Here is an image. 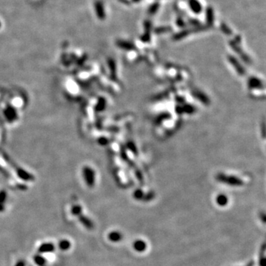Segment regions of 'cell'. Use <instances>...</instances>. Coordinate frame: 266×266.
<instances>
[{
  "mask_svg": "<svg viewBox=\"0 0 266 266\" xmlns=\"http://www.w3.org/2000/svg\"><path fill=\"white\" fill-rule=\"evenodd\" d=\"M266 260L265 257H261L259 259V265L260 266H265Z\"/></svg>",
  "mask_w": 266,
  "mask_h": 266,
  "instance_id": "15",
  "label": "cell"
},
{
  "mask_svg": "<svg viewBox=\"0 0 266 266\" xmlns=\"http://www.w3.org/2000/svg\"><path fill=\"white\" fill-rule=\"evenodd\" d=\"M4 210H5V206H4L3 203H0V212L3 211Z\"/></svg>",
  "mask_w": 266,
  "mask_h": 266,
  "instance_id": "17",
  "label": "cell"
},
{
  "mask_svg": "<svg viewBox=\"0 0 266 266\" xmlns=\"http://www.w3.org/2000/svg\"><path fill=\"white\" fill-rule=\"evenodd\" d=\"M252 265H253V263H252V262H251V263H250V264H249V265H248V266H252Z\"/></svg>",
  "mask_w": 266,
  "mask_h": 266,
  "instance_id": "18",
  "label": "cell"
},
{
  "mask_svg": "<svg viewBox=\"0 0 266 266\" xmlns=\"http://www.w3.org/2000/svg\"><path fill=\"white\" fill-rule=\"evenodd\" d=\"M82 212V208L79 205H74L71 209V213L74 216H80Z\"/></svg>",
  "mask_w": 266,
  "mask_h": 266,
  "instance_id": "10",
  "label": "cell"
},
{
  "mask_svg": "<svg viewBox=\"0 0 266 266\" xmlns=\"http://www.w3.org/2000/svg\"><path fill=\"white\" fill-rule=\"evenodd\" d=\"M6 198H7V192H5V191H0V203H4Z\"/></svg>",
  "mask_w": 266,
  "mask_h": 266,
  "instance_id": "14",
  "label": "cell"
},
{
  "mask_svg": "<svg viewBox=\"0 0 266 266\" xmlns=\"http://www.w3.org/2000/svg\"><path fill=\"white\" fill-rule=\"evenodd\" d=\"M7 112H8L6 113V117H7L8 119L10 120V121H13L14 119V118L16 117L15 111L13 109H10V110L7 111Z\"/></svg>",
  "mask_w": 266,
  "mask_h": 266,
  "instance_id": "12",
  "label": "cell"
},
{
  "mask_svg": "<svg viewBox=\"0 0 266 266\" xmlns=\"http://www.w3.org/2000/svg\"><path fill=\"white\" fill-rule=\"evenodd\" d=\"M133 248L137 252H144L146 249V244L144 240L137 239L133 243Z\"/></svg>",
  "mask_w": 266,
  "mask_h": 266,
  "instance_id": "5",
  "label": "cell"
},
{
  "mask_svg": "<svg viewBox=\"0 0 266 266\" xmlns=\"http://www.w3.org/2000/svg\"><path fill=\"white\" fill-rule=\"evenodd\" d=\"M144 197V193L141 190H136L134 192V198L137 200H141Z\"/></svg>",
  "mask_w": 266,
  "mask_h": 266,
  "instance_id": "13",
  "label": "cell"
},
{
  "mask_svg": "<svg viewBox=\"0 0 266 266\" xmlns=\"http://www.w3.org/2000/svg\"><path fill=\"white\" fill-rule=\"evenodd\" d=\"M34 263L39 266H44L46 264V259L42 255H35L34 257Z\"/></svg>",
  "mask_w": 266,
  "mask_h": 266,
  "instance_id": "9",
  "label": "cell"
},
{
  "mask_svg": "<svg viewBox=\"0 0 266 266\" xmlns=\"http://www.w3.org/2000/svg\"><path fill=\"white\" fill-rule=\"evenodd\" d=\"M18 175H19V177H20L21 178H22V179L25 180V181H29V180L32 179V178H31L32 177H31V175H30V174H27V172H23V171H22V172H18Z\"/></svg>",
  "mask_w": 266,
  "mask_h": 266,
  "instance_id": "11",
  "label": "cell"
},
{
  "mask_svg": "<svg viewBox=\"0 0 266 266\" xmlns=\"http://www.w3.org/2000/svg\"><path fill=\"white\" fill-rule=\"evenodd\" d=\"M108 239L111 242L116 243V242L121 241L123 239V235L118 231H112L108 234Z\"/></svg>",
  "mask_w": 266,
  "mask_h": 266,
  "instance_id": "6",
  "label": "cell"
},
{
  "mask_svg": "<svg viewBox=\"0 0 266 266\" xmlns=\"http://www.w3.org/2000/svg\"><path fill=\"white\" fill-rule=\"evenodd\" d=\"M39 254H45V253L53 252L55 251V245L51 243H45L41 245L39 248Z\"/></svg>",
  "mask_w": 266,
  "mask_h": 266,
  "instance_id": "3",
  "label": "cell"
},
{
  "mask_svg": "<svg viewBox=\"0 0 266 266\" xmlns=\"http://www.w3.org/2000/svg\"><path fill=\"white\" fill-rule=\"evenodd\" d=\"M79 220L80 221V223L84 227L87 228V229H92V228L94 227L93 223L92 222V220L90 218L84 216V215H80L79 217Z\"/></svg>",
  "mask_w": 266,
  "mask_h": 266,
  "instance_id": "4",
  "label": "cell"
},
{
  "mask_svg": "<svg viewBox=\"0 0 266 266\" xmlns=\"http://www.w3.org/2000/svg\"><path fill=\"white\" fill-rule=\"evenodd\" d=\"M217 180L220 182L226 183V184L231 185V186H241L243 185V182L240 179L234 176H227L224 174H219L217 176Z\"/></svg>",
  "mask_w": 266,
  "mask_h": 266,
  "instance_id": "1",
  "label": "cell"
},
{
  "mask_svg": "<svg viewBox=\"0 0 266 266\" xmlns=\"http://www.w3.org/2000/svg\"><path fill=\"white\" fill-rule=\"evenodd\" d=\"M70 242L69 241V240H67V239H62L59 243V249L62 250V251H67V250L70 249Z\"/></svg>",
  "mask_w": 266,
  "mask_h": 266,
  "instance_id": "7",
  "label": "cell"
},
{
  "mask_svg": "<svg viewBox=\"0 0 266 266\" xmlns=\"http://www.w3.org/2000/svg\"><path fill=\"white\" fill-rule=\"evenodd\" d=\"M84 179H85L86 183L87 186H92L94 185L95 182V175H94V172L90 168H84Z\"/></svg>",
  "mask_w": 266,
  "mask_h": 266,
  "instance_id": "2",
  "label": "cell"
},
{
  "mask_svg": "<svg viewBox=\"0 0 266 266\" xmlns=\"http://www.w3.org/2000/svg\"><path fill=\"white\" fill-rule=\"evenodd\" d=\"M15 266H26V264H25V262L24 260H19V261L17 262Z\"/></svg>",
  "mask_w": 266,
  "mask_h": 266,
  "instance_id": "16",
  "label": "cell"
},
{
  "mask_svg": "<svg viewBox=\"0 0 266 266\" xmlns=\"http://www.w3.org/2000/svg\"><path fill=\"white\" fill-rule=\"evenodd\" d=\"M216 202L219 206H226L228 202V198L226 197V195L224 194H220L216 198Z\"/></svg>",
  "mask_w": 266,
  "mask_h": 266,
  "instance_id": "8",
  "label": "cell"
}]
</instances>
